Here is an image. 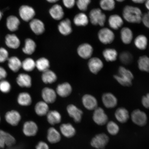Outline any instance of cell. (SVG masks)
<instances>
[{
    "mask_svg": "<svg viewBox=\"0 0 149 149\" xmlns=\"http://www.w3.org/2000/svg\"><path fill=\"white\" fill-rule=\"evenodd\" d=\"M142 15L141 9L137 7L127 5L123 10V17L129 23H140Z\"/></svg>",
    "mask_w": 149,
    "mask_h": 149,
    "instance_id": "1",
    "label": "cell"
},
{
    "mask_svg": "<svg viewBox=\"0 0 149 149\" xmlns=\"http://www.w3.org/2000/svg\"><path fill=\"white\" fill-rule=\"evenodd\" d=\"M113 77L121 85L126 87L131 86L134 78L132 72L123 66L119 68L118 74H115Z\"/></svg>",
    "mask_w": 149,
    "mask_h": 149,
    "instance_id": "2",
    "label": "cell"
},
{
    "mask_svg": "<svg viewBox=\"0 0 149 149\" xmlns=\"http://www.w3.org/2000/svg\"><path fill=\"white\" fill-rule=\"evenodd\" d=\"M89 19L93 25L102 27L105 25L107 16L101 9L94 8L89 13Z\"/></svg>",
    "mask_w": 149,
    "mask_h": 149,
    "instance_id": "3",
    "label": "cell"
},
{
    "mask_svg": "<svg viewBox=\"0 0 149 149\" xmlns=\"http://www.w3.org/2000/svg\"><path fill=\"white\" fill-rule=\"evenodd\" d=\"M109 137L106 134H97L91 140L90 144L93 148L96 149H104L109 141Z\"/></svg>",
    "mask_w": 149,
    "mask_h": 149,
    "instance_id": "4",
    "label": "cell"
},
{
    "mask_svg": "<svg viewBox=\"0 0 149 149\" xmlns=\"http://www.w3.org/2000/svg\"><path fill=\"white\" fill-rule=\"evenodd\" d=\"M130 117L132 122L139 126H144L148 122V118L146 113L139 109H136L132 111Z\"/></svg>",
    "mask_w": 149,
    "mask_h": 149,
    "instance_id": "5",
    "label": "cell"
},
{
    "mask_svg": "<svg viewBox=\"0 0 149 149\" xmlns=\"http://www.w3.org/2000/svg\"><path fill=\"white\" fill-rule=\"evenodd\" d=\"M98 37L100 42L106 45L111 44L113 41L115 35L111 30L105 27L102 28L99 31Z\"/></svg>",
    "mask_w": 149,
    "mask_h": 149,
    "instance_id": "6",
    "label": "cell"
},
{
    "mask_svg": "<svg viewBox=\"0 0 149 149\" xmlns=\"http://www.w3.org/2000/svg\"><path fill=\"white\" fill-rule=\"evenodd\" d=\"M94 111L92 118L95 123L99 126H103L107 124L109 122V118L103 109L97 107Z\"/></svg>",
    "mask_w": 149,
    "mask_h": 149,
    "instance_id": "7",
    "label": "cell"
},
{
    "mask_svg": "<svg viewBox=\"0 0 149 149\" xmlns=\"http://www.w3.org/2000/svg\"><path fill=\"white\" fill-rule=\"evenodd\" d=\"M19 13L20 18L25 22L31 21L35 15L34 9L28 5H23L20 7Z\"/></svg>",
    "mask_w": 149,
    "mask_h": 149,
    "instance_id": "8",
    "label": "cell"
},
{
    "mask_svg": "<svg viewBox=\"0 0 149 149\" xmlns=\"http://www.w3.org/2000/svg\"><path fill=\"white\" fill-rule=\"evenodd\" d=\"M16 143L15 138L10 134L0 130V148H3L5 145L12 146Z\"/></svg>",
    "mask_w": 149,
    "mask_h": 149,
    "instance_id": "9",
    "label": "cell"
},
{
    "mask_svg": "<svg viewBox=\"0 0 149 149\" xmlns=\"http://www.w3.org/2000/svg\"><path fill=\"white\" fill-rule=\"evenodd\" d=\"M84 107L89 111L94 110L98 107V102L94 96L90 94H85L82 98Z\"/></svg>",
    "mask_w": 149,
    "mask_h": 149,
    "instance_id": "10",
    "label": "cell"
},
{
    "mask_svg": "<svg viewBox=\"0 0 149 149\" xmlns=\"http://www.w3.org/2000/svg\"><path fill=\"white\" fill-rule=\"evenodd\" d=\"M67 110L68 115L73 119L74 122L79 123L81 122L83 114L81 110L73 104L69 105Z\"/></svg>",
    "mask_w": 149,
    "mask_h": 149,
    "instance_id": "11",
    "label": "cell"
},
{
    "mask_svg": "<svg viewBox=\"0 0 149 149\" xmlns=\"http://www.w3.org/2000/svg\"><path fill=\"white\" fill-rule=\"evenodd\" d=\"M93 52L92 45L87 43L81 44L77 48V53L80 57L84 59L90 58Z\"/></svg>",
    "mask_w": 149,
    "mask_h": 149,
    "instance_id": "12",
    "label": "cell"
},
{
    "mask_svg": "<svg viewBox=\"0 0 149 149\" xmlns=\"http://www.w3.org/2000/svg\"><path fill=\"white\" fill-rule=\"evenodd\" d=\"M102 103L107 109H113L117 105L118 100L116 96L110 93H105L102 97Z\"/></svg>",
    "mask_w": 149,
    "mask_h": 149,
    "instance_id": "13",
    "label": "cell"
},
{
    "mask_svg": "<svg viewBox=\"0 0 149 149\" xmlns=\"http://www.w3.org/2000/svg\"><path fill=\"white\" fill-rule=\"evenodd\" d=\"M88 65L89 70L95 74L99 72L104 66L102 61L97 57H93L89 59Z\"/></svg>",
    "mask_w": 149,
    "mask_h": 149,
    "instance_id": "14",
    "label": "cell"
},
{
    "mask_svg": "<svg viewBox=\"0 0 149 149\" xmlns=\"http://www.w3.org/2000/svg\"><path fill=\"white\" fill-rule=\"evenodd\" d=\"M38 127L37 124L33 121H29L24 124L23 131L24 135L27 136H33L38 132Z\"/></svg>",
    "mask_w": 149,
    "mask_h": 149,
    "instance_id": "15",
    "label": "cell"
},
{
    "mask_svg": "<svg viewBox=\"0 0 149 149\" xmlns=\"http://www.w3.org/2000/svg\"><path fill=\"white\" fill-rule=\"evenodd\" d=\"M5 117L6 122L13 126L17 125L21 119L20 113L15 110L8 111L6 114Z\"/></svg>",
    "mask_w": 149,
    "mask_h": 149,
    "instance_id": "16",
    "label": "cell"
},
{
    "mask_svg": "<svg viewBox=\"0 0 149 149\" xmlns=\"http://www.w3.org/2000/svg\"><path fill=\"white\" fill-rule=\"evenodd\" d=\"M31 29L35 34L40 35L42 34L45 30V27L41 20L37 19H33L30 22Z\"/></svg>",
    "mask_w": 149,
    "mask_h": 149,
    "instance_id": "17",
    "label": "cell"
},
{
    "mask_svg": "<svg viewBox=\"0 0 149 149\" xmlns=\"http://www.w3.org/2000/svg\"><path fill=\"white\" fill-rule=\"evenodd\" d=\"M115 117L116 120L120 123H125L130 118L129 112L124 107H120L115 111Z\"/></svg>",
    "mask_w": 149,
    "mask_h": 149,
    "instance_id": "18",
    "label": "cell"
},
{
    "mask_svg": "<svg viewBox=\"0 0 149 149\" xmlns=\"http://www.w3.org/2000/svg\"><path fill=\"white\" fill-rule=\"evenodd\" d=\"M108 23L111 29L117 30L123 25L124 21L120 16L117 14H113L109 16Z\"/></svg>",
    "mask_w": 149,
    "mask_h": 149,
    "instance_id": "19",
    "label": "cell"
},
{
    "mask_svg": "<svg viewBox=\"0 0 149 149\" xmlns=\"http://www.w3.org/2000/svg\"><path fill=\"white\" fill-rule=\"evenodd\" d=\"M42 97L47 103H53L55 101L56 94L53 89L46 87L42 91Z\"/></svg>",
    "mask_w": 149,
    "mask_h": 149,
    "instance_id": "20",
    "label": "cell"
},
{
    "mask_svg": "<svg viewBox=\"0 0 149 149\" xmlns=\"http://www.w3.org/2000/svg\"><path fill=\"white\" fill-rule=\"evenodd\" d=\"M58 29L61 34L67 36L72 31L71 22L69 19H66L60 22L58 26Z\"/></svg>",
    "mask_w": 149,
    "mask_h": 149,
    "instance_id": "21",
    "label": "cell"
},
{
    "mask_svg": "<svg viewBox=\"0 0 149 149\" xmlns=\"http://www.w3.org/2000/svg\"><path fill=\"white\" fill-rule=\"evenodd\" d=\"M49 13L52 17L56 20H60L64 16V13L60 5L55 4L49 9Z\"/></svg>",
    "mask_w": 149,
    "mask_h": 149,
    "instance_id": "22",
    "label": "cell"
},
{
    "mask_svg": "<svg viewBox=\"0 0 149 149\" xmlns=\"http://www.w3.org/2000/svg\"><path fill=\"white\" fill-rule=\"evenodd\" d=\"M72 90V87L70 84L65 83L58 86L56 92L59 96L65 97L69 95L71 93Z\"/></svg>",
    "mask_w": 149,
    "mask_h": 149,
    "instance_id": "23",
    "label": "cell"
},
{
    "mask_svg": "<svg viewBox=\"0 0 149 149\" xmlns=\"http://www.w3.org/2000/svg\"><path fill=\"white\" fill-rule=\"evenodd\" d=\"M60 129L61 134L68 138L73 137L76 133L75 128L70 123L62 124L60 126Z\"/></svg>",
    "mask_w": 149,
    "mask_h": 149,
    "instance_id": "24",
    "label": "cell"
},
{
    "mask_svg": "<svg viewBox=\"0 0 149 149\" xmlns=\"http://www.w3.org/2000/svg\"><path fill=\"white\" fill-rule=\"evenodd\" d=\"M120 38L124 44L130 43L133 38V33L132 30L127 27L122 28L120 31Z\"/></svg>",
    "mask_w": 149,
    "mask_h": 149,
    "instance_id": "25",
    "label": "cell"
},
{
    "mask_svg": "<svg viewBox=\"0 0 149 149\" xmlns=\"http://www.w3.org/2000/svg\"><path fill=\"white\" fill-rule=\"evenodd\" d=\"M89 22L88 16L83 12L76 15L73 19L74 23L77 26H86L88 25Z\"/></svg>",
    "mask_w": 149,
    "mask_h": 149,
    "instance_id": "26",
    "label": "cell"
},
{
    "mask_svg": "<svg viewBox=\"0 0 149 149\" xmlns=\"http://www.w3.org/2000/svg\"><path fill=\"white\" fill-rule=\"evenodd\" d=\"M5 43L8 47L17 49L20 45V41L15 34H8L5 37Z\"/></svg>",
    "mask_w": 149,
    "mask_h": 149,
    "instance_id": "27",
    "label": "cell"
},
{
    "mask_svg": "<svg viewBox=\"0 0 149 149\" xmlns=\"http://www.w3.org/2000/svg\"><path fill=\"white\" fill-rule=\"evenodd\" d=\"M61 139L60 133L53 127H51L48 129L47 132V139L48 141L52 144L58 142Z\"/></svg>",
    "mask_w": 149,
    "mask_h": 149,
    "instance_id": "28",
    "label": "cell"
},
{
    "mask_svg": "<svg viewBox=\"0 0 149 149\" xmlns=\"http://www.w3.org/2000/svg\"><path fill=\"white\" fill-rule=\"evenodd\" d=\"M20 22L19 19L14 16H10L7 18L6 21V26L7 29L11 31L17 30Z\"/></svg>",
    "mask_w": 149,
    "mask_h": 149,
    "instance_id": "29",
    "label": "cell"
},
{
    "mask_svg": "<svg viewBox=\"0 0 149 149\" xmlns=\"http://www.w3.org/2000/svg\"><path fill=\"white\" fill-rule=\"evenodd\" d=\"M17 82L20 87L27 88L31 87V77L27 74H20L17 78Z\"/></svg>",
    "mask_w": 149,
    "mask_h": 149,
    "instance_id": "30",
    "label": "cell"
},
{
    "mask_svg": "<svg viewBox=\"0 0 149 149\" xmlns=\"http://www.w3.org/2000/svg\"><path fill=\"white\" fill-rule=\"evenodd\" d=\"M47 118L48 123L52 125L59 123L61 120V115L58 111H48L47 114Z\"/></svg>",
    "mask_w": 149,
    "mask_h": 149,
    "instance_id": "31",
    "label": "cell"
},
{
    "mask_svg": "<svg viewBox=\"0 0 149 149\" xmlns=\"http://www.w3.org/2000/svg\"><path fill=\"white\" fill-rule=\"evenodd\" d=\"M35 112L39 116H44L47 114L49 111V107L47 103L44 101L37 102L35 108Z\"/></svg>",
    "mask_w": 149,
    "mask_h": 149,
    "instance_id": "32",
    "label": "cell"
},
{
    "mask_svg": "<svg viewBox=\"0 0 149 149\" xmlns=\"http://www.w3.org/2000/svg\"><path fill=\"white\" fill-rule=\"evenodd\" d=\"M134 42L135 46L138 49L144 50L146 49L148 46V38L144 35H139L136 37Z\"/></svg>",
    "mask_w": 149,
    "mask_h": 149,
    "instance_id": "33",
    "label": "cell"
},
{
    "mask_svg": "<svg viewBox=\"0 0 149 149\" xmlns=\"http://www.w3.org/2000/svg\"><path fill=\"white\" fill-rule=\"evenodd\" d=\"M102 55L107 61L112 62L116 60L118 53L116 50L113 48H107L104 49L102 52Z\"/></svg>",
    "mask_w": 149,
    "mask_h": 149,
    "instance_id": "34",
    "label": "cell"
},
{
    "mask_svg": "<svg viewBox=\"0 0 149 149\" xmlns=\"http://www.w3.org/2000/svg\"><path fill=\"white\" fill-rule=\"evenodd\" d=\"M8 60L9 68L13 72H17L21 68L22 63L17 57H11Z\"/></svg>",
    "mask_w": 149,
    "mask_h": 149,
    "instance_id": "35",
    "label": "cell"
},
{
    "mask_svg": "<svg viewBox=\"0 0 149 149\" xmlns=\"http://www.w3.org/2000/svg\"><path fill=\"white\" fill-rule=\"evenodd\" d=\"M57 76L53 72L49 69L43 72L42 79L45 84L53 83L57 79Z\"/></svg>",
    "mask_w": 149,
    "mask_h": 149,
    "instance_id": "36",
    "label": "cell"
},
{
    "mask_svg": "<svg viewBox=\"0 0 149 149\" xmlns=\"http://www.w3.org/2000/svg\"><path fill=\"white\" fill-rule=\"evenodd\" d=\"M36 44L32 39L27 38L25 40V45L23 49L24 53L28 55L32 54L36 48Z\"/></svg>",
    "mask_w": 149,
    "mask_h": 149,
    "instance_id": "37",
    "label": "cell"
},
{
    "mask_svg": "<svg viewBox=\"0 0 149 149\" xmlns=\"http://www.w3.org/2000/svg\"><path fill=\"white\" fill-rule=\"evenodd\" d=\"M17 101L20 105L28 106L30 105L32 100L30 95L27 93H22L19 95Z\"/></svg>",
    "mask_w": 149,
    "mask_h": 149,
    "instance_id": "38",
    "label": "cell"
},
{
    "mask_svg": "<svg viewBox=\"0 0 149 149\" xmlns=\"http://www.w3.org/2000/svg\"><path fill=\"white\" fill-rule=\"evenodd\" d=\"M138 64L139 69L142 71L149 72V59L147 56H143L139 58Z\"/></svg>",
    "mask_w": 149,
    "mask_h": 149,
    "instance_id": "39",
    "label": "cell"
},
{
    "mask_svg": "<svg viewBox=\"0 0 149 149\" xmlns=\"http://www.w3.org/2000/svg\"><path fill=\"white\" fill-rule=\"evenodd\" d=\"M36 67L39 71L44 72L49 69L50 66L49 61L45 58H41L35 62Z\"/></svg>",
    "mask_w": 149,
    "mask_h": 149,
    "instance_id": "40",
    "label": "cell"
},
{
    "mask_svg": "<svg viewBox=\"0 0 149 149\" xmlns=\"http://www.w3.org/2000/svg\"><path fill=\"white\" fill-rule=\"evenodd\" d=\"M106 124L107 131L109 134L115 136L119 133L120 130V127L114 121H109Z\"/></svg>",
    "mask_w": 149,
    "mask_h": 149,
    "instance_id": "41",
    "label": "cell"
},
{
    "mask_svg": "<svg viewBox=\"0 0 149 149\" xmlns=\"http://www.w3.org/2000/svg\"><path fill=\"white\" fill-rule=\"evenodd\" d=\"M100 5L102 10L111 11L115 8V0H100Z\"/></svg>",
    "mask_w": 149,
    "mask_h": 149,
    "instance_id": "42",
    "label": "cell"
},
{
    "mask_svg": "<svg viewBox=\"0 0 149 149\" xmlns=\"http://www.w3.org/2000/svg\"><path fill=\"white\" fill-rule=\"evenodd\" d=\"M22 67L26 71L31 72L34 70L36 67V64L33 59L28 58L22 63Z\"/></svg>",
    "mask_w": 149,
    "mask_h": 149,
    "instance_id": "43",
    "label": "cell"
},
{
    "mask_svg": "<svg viewBox=\"0 0 149 149\" xmlns=\"http://www.w3.org/2000/svg\"><path fill=\"white\" fill-rule=\"evenodd\" d=\"M120 59L123 64L128 65L130 64L133 61V56L129 52H124L120 54Z\"/></svg>",
    "mask_w": 149,
    "mask_h": 149,
    "instance_id": "44",
    "label": "cell"
},
{
    "mask_svg": "<svg viewBox=\"0 0 149 149\" xmlns=\"http://www.w3.org/2000/svg\"><path fill=\"white\" fill-rule=\"evenodd\" d=\"M91 0H76V4L78 8L82 12H85L88 9Z\"/></svg>",
    "mask_w": 149,
    "mask_h": 149,
    "instance_id": "45",
    "label": "cell"
},
{
    "mask_svg": "<svg viewBox=\"0 0 149 149\" xmlns=\"http://www.w3.org/2000/svg\"><path fill=\"white\" fill-rule=\"evenodd\" d=\"M11 88L10 84L8 81L2 80L0 81V91L2 92L7 93L10 92Z\"/></svg>",
    "mask_w": 149,
    "mask_h": 149,
    "instance_id": "46",
    "label": "cell"
},
{
    "mask_svg": "<svg viewBox=\"0 0 149 149\" xmlns=\"http://www.w3.org/2000/svg\"><path fill=\"white\" fill-rule=\"evenodd\" d=\"M8 53L5 48H0V63H3L8 59Z\"/></svg>",
    "mask_w": 149,
    "mask_h": 149,
    "instance_id": "47",
    "label": "cell"
},
{
    "mask_svg": "<svg viewBox=\"0 0 149 149\" xmlns=\"http://www.w3.org/2000/svg\"><path fill=\"white\" fill-rule=\"evenodd\" d=\"M76 0H63V4L68 9L73 8L76 4Z\"/></svg>",
    "mask_w": 149,
    "mask_h": 149,
    "instance_id": "48",
    "label": "cell"
},
{
    "mask_svg": "<svg viewBox=\"0 0 149 149\" xmlns=\"http://www.w3.org/2000/svg\"><path fill=\"white\" fill-rule=\"evenodd\" d=\"M149 13H146L144 15H143L141 18V22H142L143 24L145 27L148 28L149 26Z\"/></svg>",
    "mask_w": 149,
    "mask_h": 149,
    "instance_id": "49",
    "label": "cell"
},
{
    "mask_svg": "<svg viewBox=\"0 0 149 149\" xmlns=\"http://www.w3.org/2000/svg\"><path fill=\"white\" fill-rule=\"evenodd\" d=\"M141 103L143 107L146 109L149 107V95L148 94L146 95L143 96L141 100Z\"/></svg>",
    "mask_w": 149,
    "mask_h": 149,
    "instance_id": "50",
    "label": "cell"
},
{
    "mask_svg": "<svg viewBox=\"0 0 149 149\" xmlns=\"http://www.w3.org/2000/svg\"><path fill=\"white\" fill-rule=\"evenodd\" d=\"M36 149H49V146L45 142L41 141L36 145Z\"/></svg>",
    "mask_w": 149,
    "mask_h": 149,
    "instance_id": "51",
    "label": "cell"
},
{
    "mask_svg": "<svg viewBox=\"0 0 149 149\" xmlns=\"http://www.w3.org/2000/svg\"><path fill=\"white\" fill-rule=\"evenodd\" d=\"M7 73L4 68L0 66V80H3L6 77Z\"/></svg>",
    "mask_w": 149,
    "mask_h": 149,
    "instance_id": "52",
    "label": "cell"
},
{
    "mask_svg": "<svg viewBox=\"0 0 149 149\" xmlns=\"http://www.w3.org/2000/svg\"><path fill=\"white\" fill-rule=\"evenodd\" d=\"M146 0H132V1L136 3H138V4H141L145 3Z\"/></svg>",
    "mask_w": 149,
    "mask_h": 149,
    "instance_id": "53",
    "label": "cell"
},
{
    "mask_svg": "<svg viewBox=\"0 0 149 149\" xmlns=\"http://www.w3.org/2000/svg\"><path fill=\"white\" fill-rule=\"evenodd\" d=\"M145 6L146 8L148 9H149V0H146V1L145 2Z\"/></svg>",
    "mask_w": 149,
    "mask_h": 149,
    "instance_id": "54",
    "label": "cell"
},
{
    "mask_svg": "<svg viewBox=\"0 0 149 149\" xmlns=\"http://www.w3.org/2000/svg\"><path fill=\"white\" fill-rule=\"evenodd\" d=\"M48 2L51 3H55L57 2L59 0H46Z\"/></svg>",
    "mask_w": 149,
    "mask_h": 149,
    "instance_id": "55",
    "label": "cell"
},
{
    "mask_svg": "<svg viewBox=\"0 0 149 149\" xmlns=\"http://www.w3.org/2000/svg\"><path fill=\"white\" fill-rule=\"evenodd\" d=\"M3 14L2 13L1 11H0V20H1V19L2 17Z\"/></svg>",
    "mask_w": 149,
    "mask_h": 149,
    "instance_id": "56",
    "label": "cell"
},
{
    "mask_svg": "<svg viewBox=\"0 0 149 149\" xmlns=\"http://www.w3.org/2000/svg\"><path fill=\"white\" fill-rule=\"evenodd\" d=\"M119 2H122L124 1L125 0H115Z\"/></svg>",
    "mask_w": 149,
    "mask_h": 149,
    "instance_id": "57",
    "label": "cell"
},
{
    "mask_svg": "<svg viewBox=\"0 0 149 149\" xmlns=\"http://www.w3.org/2000/svg\"><path fill=\"white\" fill-rule=\"evenodd\" d=\"M0 121H1V118H0Z\"/></svg>",
    "mask_w": 149,
    "mask_h": 149,
    "instance_id": "58",
    "label": "cell"
}]
</instances>
